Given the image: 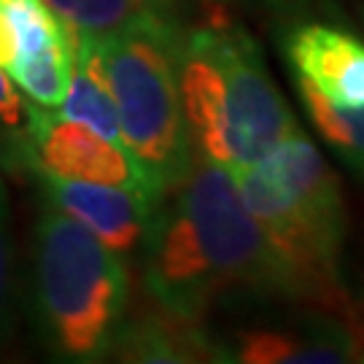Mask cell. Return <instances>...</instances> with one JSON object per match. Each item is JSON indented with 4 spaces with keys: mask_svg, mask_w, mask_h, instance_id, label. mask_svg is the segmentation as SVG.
Wrapping results in <instances>:
<instances>
[{
    "mask_svg": "<svg viewBox=\"0 0 364 364\" xmlns=\"http://www.w3.org/2000/svg\"><path fill=\"white\" fill-rule=\"evenodd\" d=\"M144 281L162 311L200 321L219 305L297 297L230 168L197 154L156 195L144 232Z\"/></svg>",
    "mask_w": 364,
    "mask_h": 364,
    "instance_id": "cell-1",
    "label": "cell"
},
{
    "mask_svg": "<svg viewBox=\"0 0 364 364\" xmlns=\"http://www.w3.org/2000/svg\"><path fill=\"white\" fill-rule=\"evenodd\" d=\"M178 90L192 149L224 168L259 162L297 127L259 43L230 19L178 36Z\"/></svg>",
    "mask_w": 364,
    "mask_h": 364,
    "instance_id": "cell-2",
    "label": "cell"
},
{
    "mask_svg": "<svg viewBox=\"0 0 364 364\" xmlns=\"http://www.w3.org/2000/svg\"><path fill=\"white\" fill-rule=\"evenodd\" d=\"M230 173L284 262L297 297L324 302L340 297L346 205L335 173L299 124L259 162L230 168Z\"/></svg>",
    "mask_w": 364,
    "mask_h": 364,
    "instance_id": "cell-3",
    "label": "cell"
},
{
    "mask_svg": "<svg viewBox=\"0 0 364 364\" xmlns=\"http://www.w3.org/2000/svg\"><path fill=\"white\" fill-rule=\"evenodd\" d=\"M127 270L76 219L46 205L36 227L33 313L60 362H100L111 351L124 308Z\"/></svg>",
    "mask_w": 364,
    "mask_h": 364,
    "instance_id": "cell-4",
    "label": "cell"
},
{
    "mask_svg": "<svg viewBox=\"0 0 364 364\" xmlns=\"http://www.w3.org/2000/svg\"><path fill=\"white\" fill-rule=\"evenodd\" d=\"M97 43L122 144L156 200L192 159L178 90V30L154 11L117 36L97 38Z\"/></svg>",
    "mask_w": 364,
    "mask_h": 364,
    "instance_id": "cell-5",
    "label": "cell"
},
{
    "mask_svg": "<svg viewBox=\"0 0 364 364\" xmlns=\"http://www.w3.org/2000/svg\"><path fill=\"white\" fill-rule=\"evenodd\" d=\"M19 156L27 168L36 170V176L135 186L154 200L144 173L124 146L97 135L81 122L52 114L36 103L27 108Z\"/></svg>",
    "mask_w": 364,
    "mask_h": 364,
    "instance_id": "cell-6",
    "label": "cell"
},
{
    "mask_svg": "<svg viewBox=\"0 0 364 364\" xmlns=\"http://www.w3.org/2000/svg\"><path fill=\"white\" fill-rule=\"evenodd\" d=\"M16 38L9 76L30 103L60 108L73 73L76 33L43 0H0Z\"/></svg>",
    "mask_w": 364,
    "mask_h": 364,
    "instance_id": "cell-7",
    "label": "cell"
},
{
    "mask_svg": "<svg viewBox=\"0 0 364 364\" xmlns=\"http://www.w3.org/2000/svg\"><path fill=\"white\" fill-rule=\"evenodd\" d=\"M49 205L87 227L114 254H127L144 240L154 200L144 189L97 181H65L38 176Z\"/></svg>",
    "mask_w": 364,
    "mask_h": 364,
    "instance_id": "cell-8",
    "label": "cell"
},
{
    "mask_svg": "<svg viewBox=\"0 0 364 364\" xmlns=\"http://www.w3.org/2000/svg\"><path fill=\"white\" fill-rule=\"evenodd\" d=\"M287 60L329 103L364 108V43L353 33L324 22H308L287 36Z\"/></svg>",
    "mask_w": 364,
    "mask_h": 364,
    "instance_id": "cell-9",
    "label": "cell"
},
{
    "mask_svg": "<svg viewBox=\"0 0 364 364\" xmlns=\"http://www.w3.org/2000/svg\"><path fill=\"white\" fill-rule=\"evenodd\" d=\"M232 362L243 364H343L362 359V332L338 318L311 316L284 329L240 335Z\"/></svg>",
    "mask_w": 364,
    "mask_h": 364,
    "instance_id": "cell-10",
    "label": "cell"
},
{
    "mask_svg": "<svg viewBox=\"0 0 364 364\" xmlns=\"http://www.w3.org/2000/svg\"><path fill=\"white\" fill-rule=\"evenodd\" d=\"M168 313V311H165ZM117 348L122 359L132 362H195L203 353H213L205 338L186 321L168 313V318H149L138 326H119L111 351Z\"/></svg>",
    "mask_w": 364,
    "mask_h": 364,
    "instance_id": "cell-11",
    "label": "cell"
},
{
    "mask_svg": "<svg viewBox=\"0 0 364 364\" xmlns=\"http://www.w3.org/2000/svg\"><path fill=\"white\" fill-rule=\"evenodd\" d=\"M294 84L316 132L356 176L364 178V108H340L329 103L321 92L313 90L299 76H294Z\"/></svg>",
    "mask_w": 364,
    "mask_h": 364,
    "instance_id": "cell-12",
    "label": "cell"
},
{
    "mask_svg": "<svg viewBox=\"0 0 364 364\" xmlns=\"http://www.w3.org/2000/svg\"><path fill=\"white\" fill-rule=\"evenodd\" d=\"M78 36L108 38L156 11V0H43Z\"/></svg>",
    "mask_w": 364,
    "mask_h": 364,
    "instance_id": "cell-13",
    "label": "cell"
},
{
    "mask_svg": "<svg viewBox=\"0 0 364 364\" xmlns=\"http://www.w3.org/2000/svg\"><path fill=\"white\" fill-rule=\"evenodd\" d=\"M14 237L9 192L0 178V346L11 338L16 321V275H14Z\"/></svg>",
    "mask_w": 364,
    "mask_h": 364,
    "instance_id": "cell-14",
    "label": "cell"
},
{
    "mask_svg": "<svg viewBox=\"0 0 364 364\" xmlns=\"http://www.w3.org/2000/svg\"><path fill=\"white\" fill-rule=\"evenodd\" d=\"M27 108H30V103L25 100V95L11 81V76H6L0 70V124L11 127V130L25 127Z\"/></svg>",
    "mask_w": 364,
    "mask_h": 364,
    "instance_id": "cell-15",
    "label": "cell"
},
{
    "mask_svg": "<svg viewBox=\"0 0 364 364\" xmlns=\"http://www.w3.org/2000/svg\"><path fill=\"white\" fill-rule=\"evenodd\" d=\"M16 57V38L9 16L0 11V70H9Z\"/></svg>",
    "mask_w": 364,
    "mask_h": 364,
    "instance_id": "cell-16",
    "label": "cell"
},
{
    "mask_svg": "<svg viewBox=\"0 0 364 364\" xmlns=\"http://www.w3.org/2000/svg\"><path fill=\"white\" fill-rule=\"evenodd\" d=\"M362 16H364V11H362Z\"/></svg>",
    "mask_w": 364,
    "mask_h": 364,
    "instance_id": "cell-17",
    "label": "cell"
},
{
    "mask_svg": "<svg viewBox=\"0 0 364 364\" xmlns=\"http://www.w3.org/2000/svg\"><path fill=\"white\" fill-rule=\"evenodd\" d=\"M362 359H364V356H362Z\"/></svg>",
    "mask_w": 364,
    "mask_h": 364,
    "instance_id": "cell-18",
    "label": "cell"
}]
</instances>
